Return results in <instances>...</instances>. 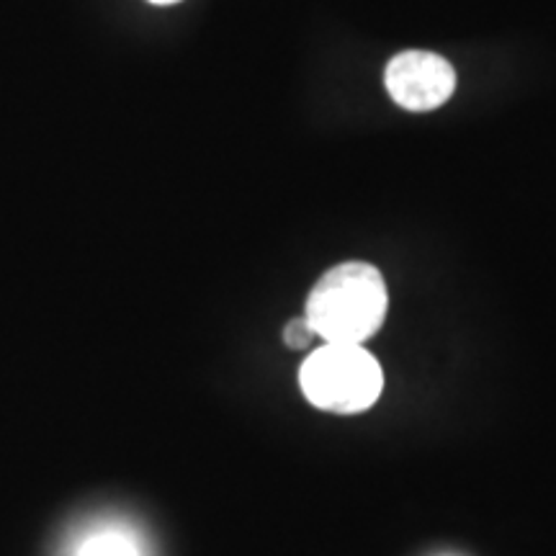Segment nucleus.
Here are the masks:
<instances>
[{"instance_id": "nucleus-5", "label": "nucleus", "mask_w": 556, "mask_h": 556, "mask_svg": "<svg viewBox=\"0 0 556 556\" xmlns=\"http://www.w3.org/2000/svg\"><path fill=\"white\" fill-rule=\"evenodd\" d=\"M315 338L317 332L304 315L289 319L287 328H283V343H287V348H291V351H304V348L312 345V340Z\"/></svg>"}, {"instance_id": "nucleus-1", "label": "nucleus", "mask_w": 556, "mask_h": 556, "mask_svg": "<svg viewBox=\"0 0 556 556\" xmlns=\"http://www.w3.org/2000/svg\"><path fill=\"white\" fill-rule=\"evenodd\" d=\"M387 281L371 263H338L317 278L304 317L325 343L364 345L384 325Z\"/></svg>"}, {"instance_id": "nucleus-3", "label": "nucleus", "mask_w": 556, "mask_h": 556, "mask_svg": "<svg viewBox=\"0 0 556 556\" xmlns=\"http://www.w3.org/2000/svg\"><path fill=\"white\" fill-rule=\"evenodd\" d=\"M384 83L397 106L407 111H433L454 93L456 70L441 54L409 50L389 60Z\"/></svg>"}, {"instance_id": "nucleus-2", "label": "nucleus", "mask_w": 556, "mask_h": 556, "mask_svg": "<svg viewBox=\"0 0 556 556\" xmlns=\"http://www.w3.org/2000/svg\"><path fill=\"white\" fill-rule=\"evenodd\" d=\"M299 387L317 409L358 415L379 402L384 371L364 345L325 343L299 368Z\"/></svg>"}, {"instance_id": "nucleus-4", "label": "nucleus", "mask_w": 556, "mask_h": 556, "mask_svg": "<svg viewBox=\"0 0 556 556\" xmlns=\"http://www.w3.org/2000/svg\"><path fill=\"white\" fill-rule=\"evenodd\" d=\"M62 556H148V546L127 520L99 518L65 541Z\"/></svg>"}, {"instance_id": "nucleus-6", "label": "nucleus", "mask_w": 556, "mask_h": 556, "mask_svg": "<svg viewBox=\"0 0 556 556\" xmlns=\"http://www.w3.org/2000/svg\"><path fill=\"white\" fill-rule=\"evenodd\" d=\"M150 3H157V5H168V3H178V0H150Z\"/></svg>"}]
</instances>
